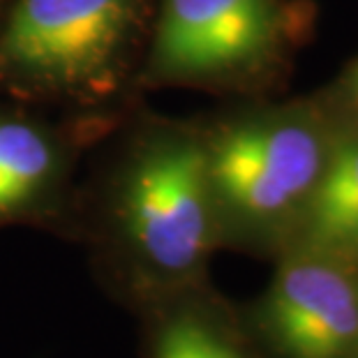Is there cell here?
Segmentation results:
<instances>
[{"label": "cell", "mask_w": 358, "mask_h": 358, "mask_svg": "<svg viewBox=\"0 0 358 358\" xmlns=\"http://www.w3.org/2000/svg\"><path fill=\"white\" fill-rule=\"evenodd\" d=\"M125 127L88 224L109 287L139 312L196 287L220 229L201 132L150 113Z\"/></svg>", "instance_id": "1"}, {"label": "cell", "mask_w": 358, "mask_h": 358, "mask_svg": "<svg viewBox=\"0 0 358 358\" xmlns=\"http://www.w3.org/2000/svg\"><path fill=\"white\" fill-rule=\"evenodd\" d=\"M155 0H12L0 88L17 102L93 109L134 83Z\"/></svg>", "instance_id": "2"}, {"label": "cell", "mask_w": 358, "mask_h": 358, "mask_svg": "<svg viewBox=\"0 0 358 358\" xmlns=\"http://www.w3.org/2000/svg\"><path fill=\"white\" fill-rule=\"evenodd\" d=\"M201 136L220 234H271L301 217L326 162L306 118L257 113Z\"/></svg>", "instance_id": "3"}, {"label": "cell", "mask_w": 358, "mask_h": 358, "mask_svg": "<svg viewBox=\"0 0 358 358\" xmlns=\"http://www.w3.org/2000/svg\"><path fill=\"white\" fill-rule=\"evenodd\" d=\"M280 40L278 0H155L134 88L248 77L268 63Z\"/></svg>", "instance_id": "4"}, {"label": "cell", "mask_w": 358, "mask_h": 358, "mask_svg": "<svg viewBox=\"0 0 358 358\" xmlns=\"http://www.w3.org/2000/svg\"><path fill=\"white\" fill-rule=\"evenodd\" d=\"M255 322L278 358H347L358 349V285L338 259L299 245L282 259Z\"/></svg>", "instance_id": "5"}, {"label": "cell", "mask_w": 358, "mask_h": 358, "mask_svg": "<svg viewBox=\"0 0 358 358\" xmlns=\"http://www.w3.org/2000/svg\"><path fill=\"white\" fill-rule=\"evenodd\" d=\"M81 129L0 102V229L58 220L72 203Z\"/></svg>", "instance_id": "6"}, {"label": "cell", "mask_w": 358, "mask_h": 358, "mask_svg": "<svg viewBox=\"0 0 358 358\" xmlns=\"http://www.w3.org/2000/svg\"><path fill=\"white\" fill-rule=\"evenodd\" d=\"M301 245L349 262L358 257V143L333 150L301 213Z\"/></svg>", "instance_id": "7"}, {"label": "cell", "mask_w": 358, "mask_h": 358, "mask_svg": "<svg viewBox=\"0 0 358 358\" xmlns=\"http://www.w3.org/2000/svg\"><path fill=\"white\" fill-rule=\"evenodd\" d=\"M146 324V358H252L215 310L182 289L139 310Z\"/></svg>", "instance_id": "8"}, {"label": "cell", "mask_w": 358, "mask_h": 358, "mask_svg": "<svg viewBox=\"0 0 358 358\" xmlns=\"http://www.w3.org/2000/svg\"><path fill=\"white\" fill-rule=\"evenodd\" d=\"M349 90H352V97H354V102L358 104V63H356L354 72H352V86H349Z\"/></svg>", "instance_id": "9"}]
</instances>
